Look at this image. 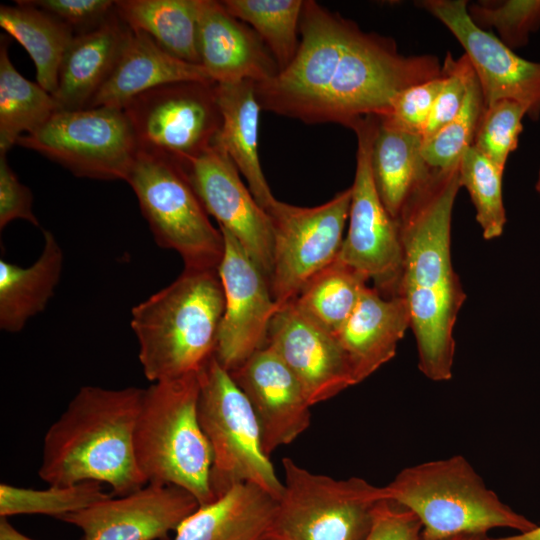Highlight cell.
I'll use <instances>...</instances> for the list:
<instances>
[{"mask_svg": "<svg viewBox=\"0 0 540 540\" xmlns=\"http://www.w3.org/2000/svg\"><path fill=\"white\" fill-rule=\"evenodd\" d=\"M378 117L365 116L351 129L357 137L349 227L338 259L363 274L384 297L400 296L403 246L398 221L385 209L371 171V149Z\"/></svg>", "mask_w": 540, "mask_h": 540, "instance_id": "obj_12", "label": "cell"}, {"mask_svg": "<svg viewBox=\"0 0 540 540\" xmlns=\"http://www.w3.org/2000/svg\"><path fill=\"white\" fill-rule=\"evenodd\" d=\"M198 373L159 381L143 390L134 431L137 466L152 484L174 485L199 506L215 497L213 456L198 417Z\"/></svg>", "mask_w": 540, "mask_h": 540, "instance_id": "obj_5", "label": "cell"}, {"mask_svg": "<svg viewBox=\"0 0 540 540\" xmlns=\"http://www.w3.org/2000/svg\"><path fill=\"white\" fill-rule=\"evenodd\" d=\"M370 160L378 195L387 212L398 220L409 198L433 169L422 155V137L378 118Z\"/></svg>", "mask_w": 540, "mask_h": 540, "instance_id": "obj_26", "label": "cell"}, {"mask_svg": "<svg viewBox=\"0 0 540 540\" xmlns=\"http://www.w3.org/2000/svg\"><path fill=\"white\" fill-rule=\"evenodd\" d=\"M489 538L487 534H462L440 540H489Z\"/></svg>", "mask_w": 540, "mask_h": 540, "instance_id": "obj_45", "label": "cell"}, {"mask_svg": "<svg viewBox=\"0 0 540 540\" xmlns=\"http://www.w3.org/2000/svg\"><path fill=\"white\" fill-rule=\"evenodd\" d=\"M33 195L10 168L6 154H0V229L10 222L23 219L39 226L32 211Z\"/></svg>", "mask_w": 540, "mask_h": 540, "instance_id": "obj_42", "label": "cell"}, {"mask_svg": "<svg viewBox=\"0 0 540 540\" xmlns=\"http://www.w3.org/2000/svg\"><path fill=\"white\" fill-rule=\"evenodd\" d=\"M444 80L443 71V74L437 78L402 90L391 101L387 113L378 118L391 126L422 137Z\"/></svg>", "mask_w": 540, "mask_h": 540, "instance_id": "obj_38", "label": "cell"}, {"mask_svg": "<svg viewBox=\"0 0 540 540\" xmlns=\"http://www.w3.org/2000/svg\"><path fill=\"white\" fill-rule=\"evenodd\" d=\"M183 168L208 215L241 244L270 285L272 223L268 213L242 182L232 160L213 145Z\"/></svg>", "mask_w": 540, "mask_h": 540, "instance_id": "obj_16", "label": "cell"}, {"mask_svg": "<svg viewBox=\"0 0 540 540\" xmlns=\"http://www.w3.org/2000/svg\"><path fill=\"white\" fill-rule=\"evenodd\" d=\"M112 496L102 483L84 481L72 485H49L46 489L0 484V517L39 514L58 519Z\"/></svg>", "mask_w": 540, "mask_h": 540, "instance_id": "obj_33", "label": "cell"}, {"mask_svg": "<svg viewBox=\"0 0 540 540\" xmlns=\"http://www.w3.org/2000/svg\"><path fill=\"white\" fill-rule=\"evenodd\" d=\"M59 107L52 94L22 76L8 54V39L0 43V154L19 138L40 128Z\"/></svg>", "mask_w": 540, "mask_h": 540, "instance_id": "obj_30", "label": "cell"}, {"mask_svg": "<svg viewBox=\"0 0 540 540\" xmlns=\"http://www.w3.org/2000/svg\"><path fill=\"white\" fill-rule=\"evenodd\" d=\"M130 28L116 11L100 26L74 35L58 73L52 94L59 110L87 108L111 74Z\"/></svg>", "mask_w": 540, "mask_h": 540, "instance_id": "obj_23", "label": "cell"}, {"mask_svg": "<svg viewBox=\"0 0 540 540\" xmlns=\"http://www.w3.org/2000/svg\"><path fill=\"white\" fill-rule=\"evenodd\" d=\"M225 296L218 270L184 269L132 308L138 358L151 382L198 373L215 356Z\"/></svg>", "mask_w": 540, "mask_h": 540, "instance_id": "obj_4", "label": "cell"}, {"mask_svg": "<svg viewBox=\"0 0 540 540\" xmlns=\"http://www.w3.org/2000/svg\"><path fill=\"white\" fill-rule=\"evenodd\" d=\"M229 373L254 411L268 456L310 426L312 405L296 376L269 345Z\"/></svg>", "mask_w": 540, "mask_h": 540, "instance_id": "obj_19", "label": "cell"}, {"mask_svg": "<svg viewBox=\"0 0 540 540\" xmlns=\"http://www.w3.org/2000/svg\"><path fill=\"white\" fill-rule=\"evenodd\" d=\"M368 281L337 258L315 275L293 302L308 318L335 335L352 314Z\"/></svg>", "mask_w": 540, "mask_h": 540, "instance_id": "obj_31", "label": "cell"}, {"mask_svg": "<svg viewBox=\"0 0 540 540\" xmlns=\"http://www.w3.org/2000/svg\"><path fill=\"white\" fill-rule=\"evenodd\" d=\"M17 145L33 150L78 177L123 180L139 154L122 108L99 106L58 110Z\"/></svg>", "mask_w": 540, "mask_h": 540, "instance_id": "obj_10", "label": "cell"}, {"mask_svg": "<svg viewBox=\"0 0 540 540\" xmlns=\"http://www.w3.org/2000/svg\"><path fill=\"white\" fill-rule=\"evenodd\" d=\"M39 258L29 267L0 260V328L17 333L43 311L54 294L63 268V251L54 235L43 230Z\"/></svg>", "mask_w": 540, "mask_h": 540, "instance_id": "obj_27", "label": "cell"}, {"mask_svg": "<svg viewBox=\"0 0 540 540\" xmlns=\"http://www.w3.org/2000/svg\"><path fill=\"white\" fill-rule=\"evenodd\" d=\"M351 187L315 207L276 201L266 210L273 228L270 289L279 308L339 255L349 217Z\"/></svg>", "mask_w": 540, "mask_h": 540, "instance_id": "obj_13", "label": "cell"}, {"mask_svg": "<svg viewBox=\"0 0 540 540\" xmlns=\"http://www.w3.org/2000/svg\"><path fill=\"white\" fill-rule=\"evenodd\" d=\"M198 52L200 65L216 84L261 82L279 71L259 36L233 17L221 1L200 0Z\"/></svg>", "mask_w": 540, "mask_h": 540, "instance_id": "obj_20", "label": "cell"}, {"mask_svg": "<svg viewBox=\"0 0 540 540\" xmlns=\"http://www.w3.org/2000/svg\"><path fill=\"white\" fill-rule=\"evenodd\" d=\"M466 95L458 114L431 138L422 141V155L434 169H448L457 165L464 151L472 146L485 102L478 78L468 62Z\"/></svg>", "mask_w": 540, "mask_h": 540, "instance_id": "obj_34", "label": "cell"}, {"mask_svg": "<svg viewBox=\"0 0 540 540\" xmlns=\"http://www.w3.org/2000/svg\"><path fill=\"white\" fill-rule=\"evenodd\" d=\"M224 254L218 268L225 309L215 357L231 372L268 342L269 325L279 310L269 281L241 244L226 230Z\"/></svg>", "mask_w": 540, "mask_h": 540, "instance_id": "obj_15", "label": "cell"}, {"mask_svg": "<svg viewBox=\"0 0 540 540\" xmlns=\"http://www.w3.org/2000/svg\"><path fill=\"white\" fill-rule=\"evenodd\" d=\"M198 507L195 497L180 487L148 483L58 520L79 528L82 540H166Z\"/></svg>", "mask_w": 540, "mask_h": 540, "instance_id": "obj_17", "label": "cell"}, {"mask_svg": "<svg viewBox=\"0 0 540 540\" xmlns=\"http://www.w3.org/2000/svg\"><path fill=\"white\" fill-rule=\"evenodd\" d=\"M184 81L214 83L201 65L171 55L145 33L130 29L111 74L88 107L123 108L150 89Z\"/></svg>", "mask_w": 540, "mask_h": 540, "instance_id": "obj_22", "label": "cell"}, {"mask_svg": "<svg viewBox=\"0 0 540 540\" xmlns=\"http://www.w3.org/2000/svg\"><path fill=\"white\" fill-rule=\"evenodd\" d=\"M262 540H279V539L276 538L274 535L269 534L265 538H263Z\"/></svg>", "mask_w": 540, "mask_h": 540, "instance_id": "obj_47", "label": "cell"}, {"mask_svg": "<svg viewBox=\"0 0 540 540\" xmlns=\"http://www.w3.org/2000/svg\"><path fill=\"white\" fill-rule=\"evenodd\" d=\"M278 499L240 483L200 505L175 531L174 540H262L271 533Z\"/></svg>", "mask_w": 540, "mask_h": 540, "instance_id": "obj_24", "label": "cell"}, {"mask_svg": "<svg viewBox=\"0 0 540 540\" xmlns=\"http://www.w3.org/2000/svg\"><path fill=\"white\" fill-rule=\"evenodd\" d=\"M215 84L174 82L129 101L122 109L139 152L183 167L213 146L221 126Z\"/></svg>", "mask_w": 540, "mask_h": 540, "instance_id": "obj_11", "label": "cell"}, {"mask_svg": "<svg viewBox=\"0 0 540 540\" xmlns=\"http://www.w3.org/2000/svg\"><path fill=\"white\" fill-rule=\"evenodd\" d=\"M489 540H540V526H537L528 532L519 533L518 535L489 538Z\"/></svg>", "mask_w": 540, "mask_h": 540, "instance_id": "obj_44", "label": "cell"}, {"mask_svg": "<svg viewBox=\"0 0 540 540\" xmlns=\"http://www.w3.org/2000/svg\"><path fill=\"white\" fill-rule=\"evenodd\" d=\"M422 530L420 520L412 511L385 498L376 506L364 540H422Z\"/></svg>", "mask_w": 540, "mask_h": 540, "instance_id": "obj_41", "label": "cell"}, {"mask_svg": "<svg viewBox=\"0 0 540 540\" xmlns=\"http://www.w3.org/2000/svg\"><path fill=\"white\" fill-rule=\"evenodd\" d=\"M299 33L291 63L254 87L262 109L306 124L351 128L385 115L402 90L443 74L436 56H406L392 38L364 32L312 0L304 1Z\"/></svg>", "mask_w": 540, "mask_h": 540, "instance_id": "obj_1", "label": "cell"}, {"mask_svg": "<svg viewBox=\"0 0 540 540\" xmlns=\"http://www.w3.org/2000/svg\"><path fill=\"white\" fill-rule=\"evenodd\" d=\"M504 169L495 165L475 147H468L459 161L460 185L465 187L476 210L483 237L501 236L506 223L502 195Z\"/></svg>", "mask_w": 540, "mask_h": 540, "instance_id": "obj_35", "label": "cell"}, {"mask_svg": "<svg viewBox=\"0 0 540 540\" xmlns=\"http://www.w3.org/2000/svg\"><path fill=\"white\" fill-rule=\"evenodd\" d=\"M467 12L478 27L495 28L512 50L527 45L540 28V0H483L468 4Z\"/></svg>", "mask_w": 540, "mask_h": 540, "instance_id": "obj_36", "label": "cell"}, {"mask_svg": "<svg viewBox=\"0 0 540 540\" xmlns=\"http://www.w3.org/2000/svg\"><path fill=\"white\" fill-rule=\"evenodd\" d=\"M15 3L0 6V26L25 48L35 65L37 83L53 94L63 56L75 34L61 21L25 0Z\"/></svg>", "mask_w": 540, "mask_h": 540, "instance_id": "obj_29", "label": "cell"}, {"mask_svg": "<svg viewBox=\"0 0 540 540\" xmlns=\"http://www.w3.org/2000/svg\"><path fill=\"white\" fill-rule=\"evenodd\" d=\"M68 26L74 34L93 30L115 11L111 0H25Z\"/></svg>", "mask_w": 540, "mask_h": 540, "instance_id": "obj_40", "label": "cell"}, {"mask_svg": "<svg viewBox=\"0 0 540 540\" xmlns=\"http://www.w3.org/2000/svg\"><path fill=\"white\" fill-rule=\"evenodd\" d=\"M0 540H34L18 531L8 518L0 517ZM82 540V539H79Z\"/></svg>", "mask_w": 540, "mask_h": 540, "instance_id": "obj_43", "label": "cell"}, {"mask_svg": "<svg viewBox=\"0 0 540 540\" xmlns=\"http://www.w3.org/2000/svg\"><path fill=\"white\" fill-rule=\"evenodd\" d=\"M221 126L214 145L223 150L245 177L255 200L266 211L276 198L263 174L258 154L262 110L250 80L215 84Z\"/></svg>", "mask_w": 540, "mask_h": 540, "instance_id": "obj_25", "label": "cell"}, {"mask_svg": "<svg viewBox=\"0 0 540 540\" xmlns=\"http://www.w3.org/2000/svg\"><path fill=\"white\" fill-rule=\"evenodd\" d=\"M416 5L442 22L464 48L486 107L509 99L520 103L529 118L540 117V62L520 57L478 27L468 15L465 0H422Z\"/></svg>", "mask_w": 540, "mask_h": 540, "instance_id": "obj_14", "label": "cell"}, {"mask_svg": "<svg viewBox=\"0 0 540 540\" xmlns=\"http://www.w3.org/2000/svg\"><path fill=\"white\" fill-rule=\"evenodd\" d=\"M525 116L526 109L514 100L494 102L485 108L472 146L505 169L510 153L517 148Z\"/></svg>", "mask_w": 540, "mask_h": 540, "instance_id": "obj_37", "label": "cell"}, {"mask_svg": "<svg viewBox=\"0 0 540 540\" xmlns=\"http://www.w3.org/2000/svg\"><path fill=\"white\" fill-rule=\"evenodd\" d=\"M198 417L210 444V485L215 499L251 483L279 499L283 482L263 449L254 411L229 371L214 356L198 372Z\"/></svg>", "mask_w": 540, "mask_h": 540, "instance_id": "obj_7", "label": "cell"}, {"mask_svg": "<svg viewBox=\"0 0 540 540\" xmlns=\"http://www.w3.org/2000/svg\"><path fill=\"white\" fill-rule=\"evenodd\" d=\"M143 390L83 386L44 435L38 475L48 485L108 484L113 496L148 484L135 457Z\"/></svg>", "mask_w": 540, "mask_h": 540, "instance_id": "obj_3", "label": "cell"}, {"mask_svg": "<svg viewBox=\"0 0 540 540\" xmlns=\"http://www.w3.org/2000/svg\"><path fill=\"white\" fill-rule=\"evenodd\" d=\"M410 327L402 296L384 297L367 286L347 321L335 334L358 384L390 361Z\"/></svg>", "mask_w": 540, "mask_h": 540, "instance_id": "obj_21", "label": "cell"}, {"mask_svg": "<svg viewBox=\"0 0 540 540\" xmlns=\"http://www.w3.org/2000/svg\"><path fill=\"white\" fill-rule=\"evenodd\" d=\"M384 489L387 499L417 516L423 540L538 526L506 505L462 455L406 467Z\"/></svg>", "mask_w": 540, "mask_h": 540, "instance_id": "obj_6", "label": "cell"}, {"mask_svg": "<svg viewBox=\"0 0 540 540\" xmlns=\"http://www.w3.org/2000/svg\"><path fill=\"white\" fill-rule=\"evenodd\" d=\"M267 345L296 376L312 406L356 384L336 336L303 314L293 301L272 318Z\"/></svg>", "mask_w": 540, "mask_h": 540, "instance_id": "obj_18", "label": "cell"}, {"mask_svg": "<svg viewBox=\"0 0 540 540\" xmlns=\"http://www.w3.org/2000/svg\"><path fill=\"white\" fill-rule=\"evenodd\" d=\"M536 191L540 194V167L538 171L537 181L535 185Z\"/></svg>", "mask_w": 540, "mask_h": 540, "instance_id": "obj_46", "label": "cell"}, {"mask_svg": "<svg viewBox=\"0 0 540 540\" xmlns=\"http://www.w3.org/2000/svg\"><path fill=\"white\" fill-rule=\"evenodd\" d=\"M126 182L158 246L178 253L184 269L218 270L223 234L210 222L182 166L139 152Z\"/></svg>", "mask_w": 540, "mask_h": 540, "instance_id": "obj_9", "label": "cell"}, {"mask_svg": "<svg viewBox=\"0 0 540 540\" xmlns=\"http://www.w3.org/2000/svg\"><path fill=\"white\" fill-rule=\"evenodd\" d=\"M200 0H117L115 11L132 30L151 37L171 55L200 65Z\"/></svg>", "mask_w": 540, "mask_h": 540, "instance_id": "obj_28", "label": "cell"}, {"mask_svg": "<svg viewBox=\"0 0 540 540\" xmlns=\"http://www.w3.org/2000/svg\"><path fill=\"white\" fill-rule=\"evenodd\" d=\"M460 187L459 163L433 168L397 220L403 246L400 296L408 307L418 367L436 382L452 377L453 331L466 297L451 259L452 211Z\"/></svg>", "mask_w": 540, "mask_h": 540, "instance_id": "obj_2", "label": "cell"}, {"mask_svg": "<svg viewBox=\"0 0 540 540\" xmlns=\"http://www.w3.org/2000/svg\"><path fill=\"white\" fill-rule=\"evenodd\" d=\"M221 3L233 17L253 27L279 71L291 63L299 46L297 33L304 1L224 0Z\"/></svg>", "mask_w": 540, "mask_h": 540, "instance_id": "obj_32", "label": "cell"}, {"mask_svg": "<svg viewBox=\"0 0 540 540\" xmlns=\"http://www.w3.org/2000/svg\"><path fill=\"white\" fill-rule=\"evenodd\" d=\"M468 62L469 60L465 54L458 59H454L447 52L443 61L444 84L432 106L422 134V141L434 136L451 122L460 111L466 95L465 72Z\"/></svg>", "mask_w": 540, "mask_h": 540, "instance_id": "obj_39", "label": "cell"}, {"mask_svg": "<svg viewBox=\"0 0 540 540\" xmlns=\"http://www.w3.org/2000/svg\"><path fill=\"white\" fill-rule=\"evenodd\" d=\"M284 490L271 533L279 540H364L384 486L335 479L283 458Z\"/></svg>", "mask_w": 540, "mask_h": 540, "instance_id": "obj_8", "label": "cell"}]
</instances>
